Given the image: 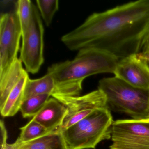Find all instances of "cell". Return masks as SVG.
I'll return each mask as SVG.
<instances>
[{"label": "cell", "instance_id": "obj_1", "mask_svg": "<svg viewBox=\"0 0 149 149\" xmlns=\"http://www.w3.org/2000/svg\"><path fill=\"white\" fill-rule=\"evenodd\" d=\"M149 29V0H139L92 14L63 35L70 50L94 49L123 59L139 53Z\"/></svg>", "mask_w": 149, "mask_h": 149}, {"label": "cell", "instance_id": "obj_2", "mask_svg": "<svg viewBox=\"0 0 149 149\" xmlns=\"http://www.w3.org/2000/svg\"><path fill=\"white\" fill-rule=\"evenodd\" d=\"M118 61L101 50L84 49L78 51L73 60L52 64L47 71L55 84L52 97L66 106L69 99L80 96L85 78L102 73L114 74Z\"/></svg>", "mask_w": 149, "mask_h": 149}, {"label": "cell", "instance_id": "obj_3", "mask_svg": "<svg viewBox=\"0 0 149 149\" xmlns=\"http://www.w3.org/2000/svg\"><path fill=\"white\" fill-rule=\"evenodd\" d=\"M98 89L105 95L110 111L133 119L148 118L149 90L136 88L115 76L101 79Z\"/></svg>", "mask_w": 149, "mask_h": 149}, {"label": "cell", "instance_id": "obj_4", "mask_svg": "<svg viewBox=\"0 0 149 149\" xmlns=\"http://www.w3.org/2000/svg\"><path fill=\"white\" fill-rule=\"evenodd\" d=\"M113 122L108 108L97 109L69 128L61 130L67 149H95L101 141L111 138Z\"/></svg>", "mask_w": 149, "mask_h": 149}, {"label": "cell", "instance_id": "obj_5", "mask_svg": "<svg viewBox=\"0 0 149 149\" xmlns=\"http://www.w3.org/2000/svg\"><path fill=\"white\" fill-rule=\"evenodd\" d=\"M110 149H149V119H119L111 129Z\"/></svg>", "mask_w": 149, "mask_h": 149}, {"label": "cell", "instance_id": "obj_6", "mask_svg": "<svg viewBox=\"0 0 149 149\" xmlns=\"http://www.w3.org/2000/svg\"><path fill=\"white\" fill-rule=\"evenodd\" d=\"M44 29L40 13L34 5L30 26L22 35L19 59L27 72L38 73L44 62Z\"/></svg>", "mask_w": 149, "mask_h": 149}, {"label": "cell", "instance_id": "obj_7", "mask_svg": "<svg viewBox=\"0 0 149 149\" xmlns=\"http://www.w3.org/2000/svg\"><path fill=\"white\" fill-rule=\"evenodd\" d=\"M22 30L16 9L0 18V74L18 58Z\"/></svg>", "mask_w": 149, "mask_h": 149}, {"label": "cell", "instance_id": "obj_8", "mask_svg": "<svg viewBox=\"0 0 149 149\" xmlns=\"http://www.w3.org/2000/svg\"><path fill=\"white\" fill-rule=\"evenodd\" d=\"M66 106L68 112L61 130L69 128L97 109L108 108L106 96L98 89L84 95L71 98Z\"/></svg>", "mask_w": 149, "mask_h": 149}, {"label": "cell", "instance_id": "obj_9", "mask_svg": "<svg viewBox=\"0 0 149 149\" xmlns=\"http://www.w3.org/2000/svg\"><path fill=\"white\" fill-rule=\"evenodd\" d=\"M114 74L134 87L149 90V64L139 53L118 61Z\"/></svg>", "mask_w": 149, "mask_h": 149}, {"label": "cell", "instance_id": "obj_10", "mask_svg": "<svg viewBox=\"0 0 149 149\" xmlns=\"http://www.w3.org/2000/svg\"><path fill=\"white\" fill-rule=\"evenodd\" d=\"M68 108L54 97H50L33 119L45 128L54 131L61 129L68 113Z\"/></svg>", "mask_w": 149, "mask_h": 149}, {"label": "cell", "instance_id": "obj_11", "mask_svg": "<svg viewBox=\"0 0 149 149\" xmlns=\"http://www.w3.org/2000/svg\"><path fill=\"white\" fill-rule=\"evenodd\" d=\"M26 71L22 63L17 58L5 72L0 74V107L3 105L11 91Z\"/></svg>", "mask_w": 149, "mask_h": 149}, {"label": "cell", "instance_id": "obj_12", "mask_svg": "<svg viewBox=\"0 0 149 149\" xmlns=\"http://www.w3.org/2000/svg\"><path fill=\"white\" fill-rule=\"evenodd\" d=\"M8 149H67L61 129L26 143L9 144Z\"/></svg>", "mask_w": 149, "mask_h": 149}, {"label": "cell", "instance_id": "obj_13", "mask_svg": "<svg viewBox=\"0 0 149 149\" xmlns=\"http://www.w3.org/2000/svg\"><path fill=\"white\" fill-rule=\"evenodd\" d=\"M29 77L28 72L26 71L19 82L11 91L6 102L0 107V111L2 116H13L20 110L24 101V90Z\"/></svg>", "mask_w": 149, "mask_h": 149}, {"label": "cell", "instance_id": "obj_14", "mask_svg": "<svg viewBox=\"0 0 149 149\" xmlns=\"http://www.w3.org/2000/svg\"><path fill=\"white\" fill-rule=\"evenodd\" d=\"M55 89L54 80L53 77L48 73L37 79H31L29 77L24 90V100L34 96L43 94H49L52 96Z\"/></svg>", "mask_w": 149, "mask_h": 149}, {"label": "cell", "instance_id": "obj_15", "mask_svg": "<svg viewBox=\"0 0 149 149\" xmlns=\"http://www.w3.org/2000/svg\"><path fill=\"white\" fill-rule=\"evenodd\" d=\"M19 137L13 144L17 145L36 139L53 131H50L32 118L26 125L20 128Z\"/></svg>", "mask_w": 149, "mask_h": 149}, {"label": "cell", "instance_id": "obj_16", "mask_svg": "<svg viewBox=\"0 0 149 149\" xmlns=\"http://www.w3.org/2000/svg\"><path fill=\"white\" fill-rule=\"evenodd\" d=\"M50 96L49 94H43L24 100L20 109L23 117H33L41 109Z\"/></svg>", "mask_w": 149, "mask_h": 149}, {"label": "cell", "instance_id": "obj_17", "mask_svg": "<svg viewBox=\"0 0 149 149\" xmlns=\"http://www.w3.org/2000/svg\"><path fill=\"white\" fill-rule=\"evenodd\" d=\"M34 5L30 0H19L15 4V9L19 16L22 34L30 26Z\"/></svg>", "mask_w": 149, "mask_h": 149}, {"label": "cell", "instance_id": "obj_18", "mask_svg": "<svg viewBox=\"0 0 149 149\" xmlns=\"http://www.w3.org/2000/svg\"><path fill=\"white\" fill-rule=\"evenodd\" d=\"M37 7L47 26L51 24L54 15L59 8L58 0H37Z\"/></svg>", "mask_w": 149, "mask_h": 149}, {"label": "cell", "instance_id": "obj_19", "mask_svg": "<svg viewBox=\"0 0 149 149\" xmlns=\"http://www.w3.org/2000/svg\"><path fill=\"white\" fill-rule=\"evenodd\" d=\"M1 149H8L9 144L7 143L8 134L6 128L3 120H1Z\"/></svg>", "mask_w": 149, "mask_h": 149}, {"label": "cell", "instance_id": "obj_20", "mask_svg": "<svg viewBox=\"0 0 149 149\" xmlns=\"http://www.w3.org/2000/svg\"><path fill=\"white\" fill-rule=\"evenodd\" d=\"M141 49V52L139 53L149 64V29L143 41Z\"/></svg>", "mask_w": 149, "mask_h": 149}, {"label": "cell", "instance_id": "obj_21", "mask_svg": "<svg viewBox=\"0 0 149 149\" xmlns=\"http://www.w3.org/2000/svg\"><path fill=\"white\" fill-rule=\"evenodd\" d=\"M148 118L149 119V117H148Z\"/></svg>", "mask_w": 149, "mask_h": 149}]
</instances>
